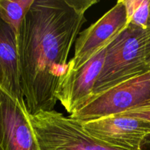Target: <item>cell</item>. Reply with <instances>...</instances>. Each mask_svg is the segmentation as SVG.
Returning a JSON list of instances; mask_svg holds the SVG:
<instances>
[{
	"label": "cell",
	"instance_id": "obj_11",
	"mask_svg": "<svg viewBox=\"0 0 150 150\" xmlns=\"http://www.w3.org/2000/svg\"><path fill=\"white\" fill-rule=\"evenodd\" d=\"M129 23L142 29L149 24L150 0H123Z\"/></svg>",
	"mask_w": 150,
	"mask_h": 150
},
{
	"label": "cell",
	"instance_id": "obj_13",
	"mask_svg": "<svg viewBox=\"0 0 150 150\" xmlns=\"http://www.w3.org/2000/svg\"><path fill=\"white\" fill-rule=\"evenodd\" d=\"M147 35H146V42H145L144 56L145 61L148 68L150 70V26L147 27Z\"/></svg>",
	"mask_w": 150,
	"mask_h": 150
},
{
	"label": "cell",
	"instance_id": "obj_8",
	"mask_svg": "<svg viewBox=\"0 0 150 150\" xmlns=\"http://www.w3.org/2000/svg\"><path fill=\"white\" fill-rule=\"evenodd\" d=\"M107 46L81 68L76 70L67 69L60 80L56 90V98L70 115L92 97L94 86L103 68Z\"/></svg>",
	"mask_w": 150,
	"mask_h": 150
},
{
	"label": "cell",
	"instance_id": "obj_2",
	"mask_svg": "<svg viewBox=\"0 0 150 150\" xmlns=\"http://www.w3.org/2000/svg\"><path fill=\"white\" fill-rule=\"evenodd\" d=\"M146 35L147 29L130 23L107 46L103 68L92 97L150 70L144 56Z\"/></svg>",
	"mask_w": 150,
	"mask_h": 150
},
{
	"label": "cell",
	"instance_id": "obj_15",
	"mask_svg": "<svg viewBox=\"0 0 150 150\" xmlns=\"http://www.w3.org/2000/svg\"><path fill=\"white\" fill-rule=\"evenodd\" d=\"M0 150H2V149H1V147H0Z\"/></svg>",
	"mask_w": 150,
	"mask_h": 150
},
{
	"label": "cell",
	"instance_id": "obj_12",
	"mask_svg": "<svg viewBox=\"0 0 150 150\" xmlns=\"http://www.w3.org/2000/svg\"><path fill=\"white\" fill-rule=\"evenodd\" d=\"M117 115L137 117V118L150 121V100L139 106L125 111L120 114H117Z\"/></svg>",
	"mask_w": 150,
	"mask_h": 150
},
{
	"label": "cell",
	"instance_id": "obj_10",
	"mask_svg": "<svg viewBox=\"0 0 150 150\" xmlns=\"http://www.w3.org/2000/svg\"><path fill=\"white\" fill-rule=\"evenodd\" d=\"M35 0H0V16L16 35H18L21 26Z\"/></svg>",
	"mask_w": 150,
	"mask_h": 150
},
{
	"label": "cell",
	"instance_id": "obj_14",
	"mask_svg": "<svg viewBox=\"0 0 150 150\" xmlns=\"http://www.w3.org/2000/svg\"><path fill=\"white\" fill-rule=\"evenodd\" d=\"M150 26V9H149V24H148V26Z\"/></svg>",
	"mask_w": 150,
	"mask_h": 150
},
{
	"label": "cell",
	"instance_id": "obj_7",
	"mask_svg": "<svg viewBox=\"0 0 150 150\" xmlns=\"http://www.w3.org/2000/svg\"><path fill=\"white\" fill-rule=\"evenodd\" d=\"M0 147L2 150H41L26 105L0 89Z\"/></svg>",
	"mask_w": 150,
	"mask_h": 150
},
{
	"label": "cell",
	"instance_id": "obj_3",
	"mask_svg": "<svg viewBox=\"0 0 150 150\" xmlns=\"http://www.w3.org/2000/svg\"><path fill=\"white\" fill-rule=\"evenodd\" d=\"M29 119L41 150H125L104 143L79 121L54 110L29 113Z\"/></svg>",
	"mask_w": 150,
	"mask_h": 150
},
{
	"label": "cell",
	"instance_id": "obj_6",
	"mask_svg": "<svg viewBox=\"0 0 150 150\" xmlns=\"http://www.w3.org/2000/svg\"><path fill=\"white\" fill-rule=\"evenodd\" d=\"M129 24L123 0H119L96 22L79 33L75 43L74 56L68 62L67 69L76 70L83 67Z\"/></svg>",
	"mask_w": 150,
	"mask_h": 150
},
{
	"label": "cell",
	"instance_id": "obj_4",
	"mask_svg": "<svg viewBox=\"0 0 150 150\" xmlns=\"http://www.w3.org/2000/svg\"><path fill=\"white\" fill-rule=\"evenodd\" d=\"M150 100V70L92 97L70 117L88 122L117 115Z\"/></svg>",
	"mask_w": 150,
	"mask_h": 150
},
{
	"label": "cell",
	"instance_id": "obj_5",
	"mask_svg": "<svg viewBox=\"0 0 150 150\" xmlns=\"http://www.w3.org/2000/svg\"><path fill=\"white\" fill-rule=\"evenodd\" d=\"M80 122L87 133L110 146L125 150H150L149 120L111 115Z\"/></svg>",
	"mask_w": 150,
	"mask_h": 150
},
{
	"label": "cell",
	"instance_id": "obj_9",
	"mask_svg": "<svg viewBox=\"0 0 150 150\" xmlns=\"http://www.w3.org/2000/svg\"><path fill=\"white\" fill-rule=\"evenodd\" d=\"M0 89L26 105L22 90L17 35L0 16Z\"/></svg>",
	"mask_w": 150,
	"mask_h": 150
},
{
	"label": "cell",
	"instance_id": "obj_1",
	"mask_svg": "<svg viewBox=\"0 0 150 150\" xmlns=\"http://www.w3.org/2000/svg\"><path fill=\"white\" fill-rule=\"evenodd\" d=\"M98 0H35L17 38L21 82L30 114L53 111L68 57Z\"/></svg>",
	"mask_w": 150,
	"mask_h": 150
}]
</instances>
